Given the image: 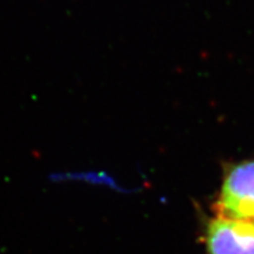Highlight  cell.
Returning a JSON list of instances; mask_svg holds the SVG:
<instances>
[{"label":"cell","mask_w":254,"mask_h":254,"mask_svg":"<svg viewBox=\"0 0 254 254\" xmlns=\"http://www.w3.org/2000/svg\"><path fill=\"white\" fill-rule=\"evenodd\" d=\"M212 211L215 217L254 221V159L224 165Z\"/></svg>","instance_id":"1"},{"label":"cell","mask_w":254,"mask_h":254,"mask_svg":"<svg viewBox=\"0 0 254 254\" xmlns=\"http://www.w3.org/2000/svg\"><path fill=\"white\" fill-rule=\"evenodd\" d=\"M200 217V240L206 254H254V221Z\"/></svg>","instance_id":"2"},{"label":"cell","mask_w":254,"mask_h":254,"mask_svg":"<svg viewBox=\"0 0 254 254\" xmlns=\"http://www.w3.org/2000/svg\"><path fill=\"white\" fill-rule=\"evenodd\" d=\"M50 183L60 184H82L92 187L109 190L118 194H128L133 190L122 185L116 177L106 170H73V171H55L47 176Z\"/></svg>","instance_id":"3"}]
</instances>
